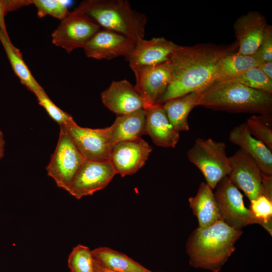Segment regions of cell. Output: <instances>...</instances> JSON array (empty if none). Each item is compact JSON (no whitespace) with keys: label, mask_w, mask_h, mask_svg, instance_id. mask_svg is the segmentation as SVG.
<instances>
[{"label":"cell","mask_w":272,"mask_h":272,"mask_svg":"<svg viewBox=\"0 0 272 272\" xmlns=\"http://www.w3.org/2000/svg\"><path fill=\"white\" fill-rule=\"evenodd\" d=\"M238 49L236 41L224 45L202 43L179 46L169 60L170 84L156 103L162 104L168 100L206 88L220 60Z\"/></svg>","instance_id":"obj_1"},{"label":"cell","mask_w":272,"mask_h":272,"mask_svg":"<svg viewBox=\"0 0 272 272\" xmlns=\"http://www.w3.org/2000/svg\"><path fill=\"white\" fill-rule=\"evenodd\" d=\"M242 233V230L235 229L222 220L209 227H198L186 244L189 264L219 272L235 250V244Z\"/></svg>","instance_id":"obj_2"},{"label":"cell","mask_w":272,"mask_h":272,"mask_svg":"<svg viewBox=\"0 0 272 272\" xmlns=\"http://www.w3.org/2000/svg\"><path fill=\"white\" fill-rule=\"evenodd\" d=\"M195 105L214 110L271 115L272 95L225 80L200 91Z\"/></svg>","instance_id":"obj_3"},{"label":"cell","mask_w":272,"mask_h":272,"mask_svg":"<svg viewBox=\"0 0 272 272\" xmlns=\"http://www.w3.org/2000/svg\"><path fill=\"white\" fill-rule=\"evenodd\" d=\"M77 8L100 28L121 34L135 43L143 39L147 17L126 0H87Z\"/></svg>","instance_id":"obj_4"},{"label":"cell","mask_w":272,"mask_h":272,"mask_svg":"<svg viewBox=\"0 0 272 272\" xmlns=\"http://www.w3.org/2000/svg\"><path fill=\"white\" fill-rule=\"evenodd\" d=\"M226 150L223 142L197 138L187 152L188 160L199 169L213 190L230 171Z\"/></svg>","instance_id":"obj_5"},{"label":"cell","mask_w":272,"mask_h":272,"mask_svg":"<svg viewBox=\"0 0 272 272\" xmlns=\"http://www.w3.org/2000/svg\"><path fill=\"white\" fill-rule=\"evenodd\" d=\"M85 160L67 129L60 126L55 149L46 167L47 175L58 187L67 191Z\"/></svg>","instance_id":"obj_6"},{"label":"cell","mask_w":272,"mask_h":272,"mask_svg":"<svg viewBox=\"0 0 272 272\" xmlns=\"http://www.w3.org/2000/svg\"><path fill=\"white\" fill-rule=\"evenodd\" d=\"M214 193L221 220L230 227L239 230L259 221L244 205L243 195L228 176L217 184Z\"/></svg>","instance_id":"obj_7"},{"label":"cell","mask_w":272,"mask_h":272,"mask_svg":"<svg viewBox=\"0 0 272 272\" xmlns=\"http://www.w3.org/2000/svg\"><path fill=\"white\" fill-rule=\"evenodd\" d=\"M91 18L77 8L61 21L51 34L53 44L68 53L78 48H84L100 29Z\"/></svg>","instance_id":"obj_8"},{"label":"cell","mask_w":272,"mask_h":272,"mask_svg":"<svg viewBox=\"0 0 272 272\" xmlns=\"http://www.w3.org/2000/svg\"><path fill=\"white\" fill-rule=\"evenodd\" d=\"M85 160L109 161L113 145L108 127L104 128L83 127L73 121L64 126Z\"/></svg>","instance_id":"obj_9"},{"label":"cell","mask_w":272,"mask_h":272,"mask_svg":"<svg viewBox=\"0 0 272 272\" xmlns=\"http://www.w3.org/2000/svg\"><path fill=\"white\" fill-rule=\"evenodd\" d=\"M116 173L110 161L85 160L67 192L78 199L105 188Z\"/></svg>","instance_id":"obj_10"},{"label":"cell","mask_w":272,"mask_h":272,"mask_svg":"<svg viewBox=\"0 0 272 272\" xmlns=\"http://www.w3.org/2000/svg\"><path fill=\"white\" fill-rule=\"evenodd\" d=\"M231 182L242 190L250 201L262 195L261 171L256 162L241 149L229 157Z\"/></svg>","instance_id":"obj_11"},{"label":"cell","mask_w":272,"mask_h":272,"mask_svg":"<svg viewBox=\"0 0 272 272\" xmlns=\"http://www.w3.org/2000/svg\"><path fill=\"white\" fill-rule=\"evenodd\" d=\"M132 70L136 80L134 89L143 101L144 109H146L156 103L170 84L171 71L169 61Z\"/></svg>","instance_id":"obj_12"},{"label":"cell","mask_w":272,"mask_h":272,"mask_svg":"<svg viewBox=\"0 0 272 272\" xmlns=\"http://www.w3.org/2000/svg\"><path fill=\"white\" fill-rule=\"evenodd\" d=\"M152 148L141 138L119 142L113 147L110 161L116 174L124 177L138 171L146 163Z\"/></svg>","instance_id":"obj_13"},{"label":"cell","mask_w":272,"mask_h":272,"mask_svg":"<svg viewBox=\"0 0 272 272\" xmlns=\"http://www.w3.org/2000/svg\"><path fill=\"white\" fill-rule=\"evenodd\" d=\"M135 44L121 34L102 29L94 35L83 48L87 57L97 59H111L119 56L126 58Z\"/></svg>","instance_id":"obj_14"},{"label":"cell","mask_w":272,"mask_h":272,"mask_svg":"<svg viewBox=\"0 0 272 272\" xmlns=\"http://www.w3.org/2000/svg\"><path fill=\"white\" fill-rule=\"evenodd\" d=\"M179 46L164 37L153 38L150 40L143 38L135 43L132 51L126 59L131 70L155 65L169 61Z\"/></svg>","instance_id":"obj_15"},{"label":"cell","mask_w":272,"mask_h":272,"mask_svg":"<svg viewBox=\"0 0 272 272\" xmlns=\"http://www.w3.org/2000/svg\"><path fill=\"white\" fill-rule=\"evenodd\" d=\"M267 25L265 17L256 11L249 12L237 18L233 25L238 45L237 52L252 55L259 46Z\"/></svg>","instance_id":"obj_16"},{"label":"cell","mask_w":272,"mask_h":272,"mask_svg":"<svg viewBox=\"0 0 272 272\" xmlns=\"http://www.w3.org/2000/svg\"><path fill=\"white\" fill-rule=\"evenodd\" d=\"M103 104L117 115L144 108L143 101L129 82L126 80L113 81L101 94Z\"/></svg>","instance_id":"obj_17"},{"label":"cell","mask_w":272,"mask_h":272,"mask_svg":"<svg viewBox=\"0 0 272 272\" xmlns=\"http://www.w3.org/2000/svg\"><path fill=\"white\" fill-rule=\"evenodd\" d=\"M145 109V134L149 135L157 146L174 148L179 139V132L170 123L163 105L156 103Z\"/></svg>","instance_id":"obj_18"},{"label":"cell","mask_w":272,"mask_h":272,"mask_svg":"<svg viewBox=\"0 0 272 272\" xmlns=\"http://www.w3.org/2000/svg\"><path fill=\"white\" fill-rule=\"evenodd\" d=\"M229 140L249 155L256 162L262 173L272 175L271 151L252 135L245 122L232 129Z\"/></svg>","instance_id":"obj_19"},{"label":"cell","mask_w":272,"mask_h":272,"mask_svg":"<svg viewBox=\"0 0 272 272\" xmlns=\"http://www.w3.org/2000/svg\"><path fill=\"white\" fill-rule=\"evenodd\" d=\"M146 114V109L141 108L127 114L117 115L113 123L108 127L112 144L137 139L145 134Z\"/></svg>","instance_id":"obj_20"},{"label":"cell","mask_w":272,"mask_h":272,"mask_svg":"<svg viewBox=\"0 0 272 272\" xmlns=\"http://www.w3.org/2000/svg\"><path fill=\"white\" fill-rule=\"evenodd\" d=\"M188 202L199 227H209L221 220L213 190L206 182L200 183L196 195L189 197Z\"/></svg>","instance_id":"obj_21"},{"label":"cell","mask_w":272,"mask_h":272,"mask_svg":"<svg viewBox=\"0 0 272 272\" xmlns=\"http://www.w3.org/2000/svg\"><path fill=\"white\" fill-rule=\"evenodd\" d=\"M94 260L102 267L113 272H164L153 271L125 254L107 247L92 250Z\"/></svg>","instance_id":"obj_22"},{"label":"cell","mask_w":272,"mask_h":272,"mask_svg":"<svg viewBox=\"0 0 272 272\" xmlns=\"http://www.w3.org/2000/svg\"><path fill=\"white\" fill-rule=\"evenodd\" d=\"M0 41L13 70L21 84L35 95L43 90V88L35 80L25 62L21 51L11 42L8 32L4 31L1 28Z\"/></svg>","instance_id":"obj_23"},{"label":"cell","mask_w":272,"mask_h":272,"mask_svg":"<svg viewBox=\"0 0 272 272\" xmlns=\"http://www.w3.org/2000/svg\"><path fill=\"white\" fill-rule=\"evenodd\" d=\"M199 93L193 92L162 104L170 123L178 132L189 130L187 117L191 110L196 107Z\"/></svg>","instance_id":"obj_24"},{"label":"cell","mask_w":272,"mask_h":272,"mask_svg":"<svg viewBox=\"0 0 272 272\" xmlns=\"http://www.w3.org/2000/svg\"><path fill=\"white\" fill-rule=\"evenodd\" d=\"M237 52L227 55L220 60L209 86L234 77L261 62L252 55L240 54Z\"/></svg>","instance_id":"obj_25"},{"label":"cell","mask_w":272,"mask_h":272,"mask_svg":"<svg viewBox=\"0 0 272 272\" xmlns=\"http://www.w3.org/2000/svg\"><path fill=\"white\" fill-rule=\"evenodd\" d=\"M226 80L235 82L250 88L272 94V80L267 77L257 66L250 68L234 77Z\"/></svg>","instance_id":"obj_26"},{"label":"cell","mask_w":272,"mask_h":272,"mask_svg":"<svg viewBox=\"0 0 272 272\" xmlns=\"http://www.w3.org/2000/svg\"><path fill=\"white\" fill-rule=\"evenodd\" d=\"M245 123L252 135L261 141L271 151V116L253 115L248 118Z\"/></svg>","instance_id":"obj_27"},{"label":"cell","mask_w":272,"mask_h":272,"mask_svg":"<svg viewBox=\"0 0 272 272\" xmlns=\"http://www.w3.org/2000/svg\"><path fill=\"white\" fill-rule=\"evenodd\" d=\"M94 261L92 250L79 244L70 254L67 263L71 272H95Z\"/></svg>","instance_id":"obj_28"},{"label":"cell","mask_w":272,"mask_h":272,"mask_svg":"<svg viewBox=\"0 0 272 272\" xmlns=\"http://www.w3.org/2000/svg\"><path fill=\"white\" fill-rule=\"evenodd\" d=\"M260 225L272 235V201L263 195L250 201L249 209Z\"/></svg>","instance_id":"obj_29"},{"label":"cell","mask_w":272,"mask_h":272,"mask_svg":"<svg viewBox=\"0 0 272 272\" xmlns=\"http://www.w3.org/2000/svg\"><path fill=\"white\" fill-rule=\"evenodd\" d=\"M67 3L66 1L59 0H32V4L37 8L39 18L49 15L60 21L70 13Z\"/></svg>","instance_id":"obj_30"},{"label":"cell","mask_w":272,"mask_h":272,"mask_svg":"<svg viewBox=\"0 0 272 272\" xmlns=\"http://www.w3.org/2000/svg\"><path fill=\"white\" fill-rule=\"evenodd\" d=\"M38 103L43 107L50 117L59 125L65 126L74 120L72 116L57 106L49 98L44 90L37 93Z\"/></svg>","instance_id":"obj_31"},{"label":"cell","mask_w":272,"mask_h":272,"mask_svg":"<svg viewBox=\"0 0 272 272\" xmlns=\"http://www.w3.org/2000/svg\"><path fill=\"white\" fill-rule=\"evenodd\" d=\"M261 62L272 61V27L267 25L256 51L252 55Z\"/></svg>","instance_id":"obj_32"},{"label":"cell","mask_w":272,"mask_h":272,"mask_svg":"<svg viewBox=\"0 0 272 272\" xmlns=\"http://www.w3.org/2000/svg\"><path fill=\"white\" fill-rule=\"evenodd\" d=\"M32 4V0H0V28L7 32L5 17L9 12Z\"/></svg>","instance_id":"obj_33"},{"label":"cell","mask_w":272,"mask_h":272,"mask_svg":"<svg viewBox=\"0 0 272 272\" xmlns=\"http://www.w3.org/2000/svg\"><path fill=\"white\" fill-rule=\"evenodd\" d=\"M262 195L272 201V176L261 172Z\"/></svg>","instance_id":"obj_34"},{"label":"cell","mask_w":272,"mask_h":272,"mask_svg":"<svg viewBox=\"0 0 272 272\" xmlns=\"http://www.w3.org/2000/svg\"><path fill=\"white\" fill-rule=\"evenodd\" d=\"M257 67L270 80H272V61L260 62Z\"/></svg>","instance_id":"obj_35"},{"label":"cell","mask_w":272,"mask_h":272,"mask_svg":"<svg viewBox=\"0 0 272 272\" xmlns=\"http://www.w3.org/2000/svg\"><path fill=\"white\" fill-rule=\"evenodd\" d=\"M5 145L6 142L4 139V134L0 128V160L4 156Z\"/></svg>","instance_id":"obj_36"},{"label":"cell","mask_w":272,"mask_h":272,"mask_svg":"<svg viewBox=\"0 0 272 272\" xmlns=\"http://www.w3.org/2000/svg\"><path fill=\"white\" fill-rule=\"evenodd\" d=\"M94 269L98 272H113L103 268L100 266L95 260L94 261Z\"/></svg>","instance_id":"obj_37"},{"label":"cell","mask_w":272,"mask_h":272,"mask_svg":"<svg viewBox=\"0 0 272 272\" xmlns=\"http://www.w3.org/2000/svg\"><path fill=\"white\" fill-rule=\"evenodd\" d=\"M94 270H95V272H98V271H96L95 269H94Z\"/></svg>","instance_id":"obj_38"}]
</instances>
